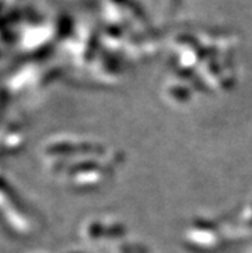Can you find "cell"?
I'll use <instances>...</instances> for the list:
<instances>
[{
	"mask_svg": "<svg viewBox=\"0 0 252 253\" xmlns=\"http://www.w3.org/2000/svg\"><path fill=\"white\" fill-rule=\"evenodd\" d=\"M176 0H170V3H175Z\"/></svg>",
	"mask_w": 252,
	"mask_h": 253,
	"instance_id": "6da1fadb",
	"label": "cell"
}]
</instances>
